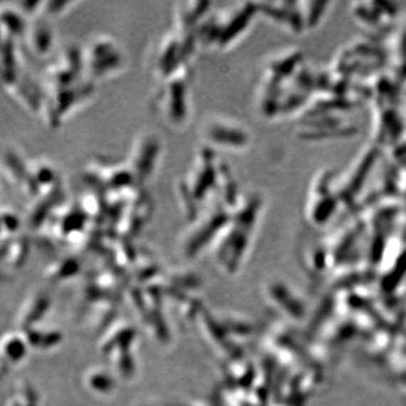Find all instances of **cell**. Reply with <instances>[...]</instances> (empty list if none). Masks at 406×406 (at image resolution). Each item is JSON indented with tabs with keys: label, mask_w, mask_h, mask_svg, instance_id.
<instances>
[{
	"label": "cell",
	"mask_w": 406,
	"mask_h": 406,
	"mask_svg": "<svg viewBox=\"0 0 406 406\" xmlns=\"http://www.w3.org/2000/svg\"><path fill=\"white\" fill-rule=\"evenodd\" d=\"M80 53L85 73L94 83L113 76L125 67V54L117 40L111 36H95Z\"/></svg>",
	"instance_id": "2"
},
{
	"label": "cell",
	"mask_w": 406,
	"mask_h": 406,
	"mask_svg": "<svg viewBox=\"0 0 406 406\" xmlns=\"http://www.w3.org/2000/svg\"><path fill=\"white\" fill-rule=\"evenodd\" d=\"M201 137L207 146L235 147L243 144V132H237V127L233 122L222 118L214 117L204 120L201 127Z\"/></svg>",
	"instance_id": "5"
},
{
	"label": "cell",
	"mask_w": 406,
	"mask_h": 406,
	"mask_svg": "<svg viewBox=\"0 0 406 406\" xmlns=\"http://www.w3.org/2000/svg\"><path fill=\"white\" fill-rule=\"evenodd\" d=\"M209 6L210 3L207 1H185L177 4L175 9L177 31L195 34L199 25L208 15Z\"/></svg>",
	"instance_id": "6"
},
{
	"label": "cell",
	"mask_w": 406,
	"mask_h": 406,
	"mask_svg": "<svg viewBox=\"0 0 406 406\" xmlns=\"http://www.w3.org/2000/svg\"><path fill=\"white\" fill-rule=\"evenodd\" d=\"M24 38H26L30 49L40 56L48 53L53 43V33H52L51 27L48 25V23L41 19L33 22L32 24H28Z\"/></svg>",
	"instance_id": "7"
},
{
	"label": "cell",
	"mask_w": 406,
	"mask_h": 406,
	"mask_svg": "<svg viewBox=\"0 0 406 406\" xmlns=\"http://www.w3.org/2000/svg\"><path fill=\"white\" fill-rule=\"evenodd\" d=\"M160 152L162 142L155 132H144L135 141L127 165L139 187L154 174Z\"/></svg>",
	"instance_id": "4"
},
{
	"label": "cell",
	"mask_w": 406,
	"mask_h": 406,
	"mask_svg": "<svg viewBox=\"0 0 406 406\" xmlns=\"http://www.w3.org/2000/svg\"><path fill=\"white\" fill-rule=\"evenodd\" d=\"M27 344L19 335H9V342L4 343V358L7 357L9 365H19L26 355Z\"/></svg>",
	"instance_id": "8"
},
{
	"label": "cell",
	"mask_w": 406,
	"mask_h": 406,
	"mask_svg": "<svg viewBox=\"0 0 406 406\" xmlns=\"http://www.w3.org/2000/svg\"><path fill=\"white\" fill-rule=\"evenodd\" d=\"M189 71L181 68L167 78L162 79L158 90L156 103L166 121L174 127H179L187 122L189 113Z\"/></svg>",
	"instance_id": "3"
},
{
	"label": "cell",
	"mask_w": 406,
	"mask_h": 406,
	"mask_svg": "<svg viewBox=\"0 0 406 406\" xmlns=\"http://www.w3.org/2000/svg\"><path fill=\"white\" fill-rule=\"evenodd\" d=\"M220 170L217 168L212 148H201L194 165L187 177L179 181L177 191L183 210L191 222L200 214L201 204L206 203L219 183Z\"/></svg>",
	"instance_id": "1"
}]
</instances>
